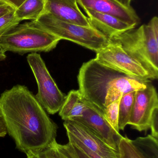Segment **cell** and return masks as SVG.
<instances>
[{"label":"cell","mask_w":158,"mask_h":158,"mask_svg":"<svg viewBox=\"0 0 158 158\" xmlns=\"http://www.w3.org/2000/svg\"><path fill=\"white\" fill-rule=\"evenodd\" d=\"M83 100L85 108L82 116L71 119L84 124L108 145L118 151L119 143L122 135L109 124L101 109L83 98Z\"/></svg>","instance_id":"9c48e42d"},{"label":"cell","mask_w":158,"mask_h":158,"mask_svg":"<svg viewBox=\"0 0 158 158\" xmlns=\"http://www.w3.org/2000/svg\"><path fill=\"white\" fill-rule=\"evenodd\" d=\"M15 11L0 16V38L11 31L21 22L15 16Z\"/></svg>","instance_id":"d6986e66"},{"label":"cell","mask_w":158,"mask_h":158,"mask_svg":"<svg viewBox=\"0 0 158 158\" xmlns=\"http://www.w3.org/2000/svg\"><path fill=\"white\" fill-rule=\"evenodd\" d=\"M13 10H15V9L10 6L0 1V16L11 12Z\"/></svg>","instance_id":"cb8c5ba5"},{"label":"cell","mask_w":158,"mask_h":158,"mask_svg":"<svg viewBox=\"0 0 158 158\" xmlns=\"http://www.w3.org/2000/svg\"><path fill=\"white\" fill-rule=\"evenodd\" d=\"M117 1L126 7L131 6L130 4L132 0H117Z\"/></svg>","instance_id":"484cf974"},{"label":"cell","mask_w":158,"mask_h":158,"mask_svg":"<svg viewBox=\"0 0 158 158\" xmlns=\"http://www.w3.org/2000/svg\"><path fill=\"white\" fill-rule=\"evenodd\" d=\"M61 40L39 25L35 20L19 24L0 38L4 51L23 55L28 53L49 52Z\"/></svg>","instance_id":"277c9868"},{"label":"cell","mask_w":158,"mask_h":158,"mask_svg":"<svg viewBox=\"0 0 158 158\" xmlns=\"http://www.w3.org/2000/svg\"><path fill=\"white\" fill-rule=\"evenodd\" d=\"M82 97L101 109L130 92L144 89L148 82L127 76L99 63L95 58L83 63L78 76Z\"/></svg>","instance_id":"7a4b0ae2"},{"label":"cell","mask_w":158,"mask_h":158,"mask_svg":"<svg viewBox=\"0 0 158 158\" xmlns=\"http://www.w3.org/2000/svg\"><path fill=\"white\" fill-rule=\"evenodd\" d=\"M67 136L69 142L74 144V145L78 147L81 150H82L87 156L90 158H104L95 152L92 151V150L87 148L83 144L79 139H77L76 137L72 135L71 133L66 132Z\"/></svg>","instance_id":"44dd1931"},{"label":"cell","mask_w":158,"mask_h":158,"mask_svg":"<svg viewBox=\"0 0 158 158\" xmlns=\"http://www.w3.org/2000/svg\"><path fill=\"white\" fill-rule=\"evenodd\" d=\"M121 98L108 105L104 112L107 120L114 130L118 132H119L118 128L119 108Z\"/></svg>","instance_id":"ac0fdd59"},{"label":"cell","mask_w":158,"mask_h":158,"mask_svg":"<svg viewBox=\"0 0 158 158\" xmlns=\"http://www.w3.org/2000/svg\"><path fill=\"white\" fill-rule=\"evenodd\" d=\"M7 134L6 127L3 118L2 116L0 117V137H3L6 136Z\"/></svg>","instance_id":"d4e9b609"},{"label":"cell","mask_w":158,"mask_h":158,"mask_svg":"<svg viewBox=\"0 0 158 158\" xmlns=\"http://www.w3.org/2000/svg\"><path fill=\"white\" fill-rule=\"evenodd\" d=\"M135 92H130L122 95L119 108L118 128L123 131L128 124L134 101Z\"/></svg>","instance_id":"e0dca14e"},{"label":"cell","mask_w":158,"mask_h":158,"mask_svg":"<svg viewBox=\"0 0 158 158\" xmlns=\"http://www.w3.org/2000/svg\"><path fill=\"white\" fill-rule=\"evenodd\" d=\"M6 57V52L4 51L3 49L2 48V47L0 45V61L5 60Z\"/></svg>","instance_id":"4316f807"},{"label":"cell","mask_w":158,"mask_h":158,"mask_svg":"<svg viewBox=\"0 0 158 158\" xmlns=\"http://www.w3.org/2000/svg\"><path fill=\"white\" fill-rule=\"evenodd\" d=\"M64 127L87 148L104 158H119L118 152L108 145L80 122L73 119L64 121Z\"/></svg>","instance_id":"30bf717a"},{"label":"cell","mask_w":158,"mask_h":158,"mask_svg":"<svg viewBox=\"0 0 158 158\" xmlns=\"http://www.w3.org/2000/svg\"><path fill=\"white\" fill-rule=\"evenodd\" d=\"M96 53V60L105 66L141 81H151L156 80L141 63L118 44L110 41L107 47Z\"/></svg>","instance_id":"52a82bcc"},{"label":"cell","mask_w":158,"mask_h":158,"mask_svg":"<svg viewBox=\"0 0 158 158\" xmlns=\"http://www.w3.org/2000/svg\"><path fill=\"white\" fill-rule=\"evenodd\" d=\"M14 8L15 10L18 8L26 0H0Z\"/></svg>","instance_id":"603a6c76"},{"label":"cell","mask_w":158,"mask_h":158,"mask_svg":"<svg viewBox=\"0 0 158 158\" xmlns=\"http://www.w3.org/2000/svg\"><path fill=\"white\" fill-rule=\"evenodd\" d=\"M0 114L16 147L25 154L41 150L56 140L57 125L25 85H17L2 93Z\"/></svg>","instance_id":"6da1fadb"},{"label":"cell","mask_w":158,"mask_h":158,"mask_svg":"<svg viewBox=\"0 0 158 158\" xmlns=\"http://www.w3.org/2000/svg\"><path fill=\"white\" fill-rule=\"evenodd\" d=\"M120 44L131 56L138 60L158 78V18L155 16L144 24L109 39Z\"/></svg>","instance_id":"3957f363"},{"label":"cell","mask_w":158,"mask_h":158,"mask_svg":"<svg viewBox=\"0 0 158 158\" xmlns=\"http://www.w3.org/2000/svg\"><path fill=\"white\" fill-rule=\"evenodd\" d=\"M45 0H26L15 10V15L20 21L36 20L45 12Z\"/></svg>","instance_id":"2e32d148"},{"label":"cell","mask_w":158,"mask_h":158,"mask_svg":"<svg viewBox=\"0 0 158 158\" xmlns=\"http://www.w3.org/2000/svg\"><path fill=\"white\" fill-rule=\"evenodd\" d=\"M148 82L146 87L135 92L131 114L128 124L139 131H147L150 128L151 120L158 110L156 89Z\"/></svg>","instance_id":"ba28073f"},{"label":"cell","mask_w":158,"mask_h":158,"mask_svg":"<svg viewBox=\"0 0 158 158\" xmlns=\"http://www.w3.org/2000/svg\"><path fill=\"white\" fill-rule=\"evenodd\" d=\"M85 108L81 94L79 90L70 91L58 111L63 120H67L82 116Z\"/></svg>","instance_id":"9a60e30c"},{"label":"cell","mask_w":158,"mask_h":158,"mask_svg":"<svg viewBox=\"0 0 158 158\" xmlns=\"http://www.w3.org/2000/svg\"><path fill=\"white\" fill-rule=\"evenodd\" d=\"M35 21L60 40L70 41L96 52L110 43L108 38L93 27L66 22L47 12H44Z\"/></svg>","instance_id":"5b68a950"},{"label":"cell","mask_w":158,"mask_h":158,"mask_svg":"<svg viewBox=\"0 0 158 158\" xmlns=\"http://www.w3.org/2000/svg\"><path fill=\"white\" fill-rule=\"evenodd\" d=\"M77 2L83 10L90 9L110 15L135 27L141 22L131 6L126 7L117 0H77Z\"/></svg>","instance_id":"8fae6325"},{"label":"cell","mask_w":158,"mask_h":158,"mask_svg":"<svg viewBox=\"0 0 158 158\" xmlns=\"http://www.w3.org/2000/svg\"><path fill=\"white\" fill-rule=\"evenodd\" d=\"M150 129L151 135L158 139V110L155 111L152 117Z\"/></svg>","instance_id":"7402d4cb"},{"label":"cell","mask_w":158,"mask_h":158,"mask_svg":"<svg viewBox=\"0 0 158 158\" xmlns=\"http://www.w3.org/2000/svg\"><path fill=\"white\" fill-rule=\"evenodd\" d=\"M83 11L91 26L109 39L136 27L110 15L90 9H84Z\"/></svg>","instance_id":"5bb4252c"},{"label":"cell","mask_w":158,"mask_h":158,"mask_svg":"<svg viewBox=\"0 0 158 158\" xmlns=\"http://www.w3.org/2000/svg\"><path fill=\"white\" fill-rule=\"evenodd\" d=\"M118 152L119 158H158V139L151 135L133 140L122 136Z\"/></svg>","instance_id":"7c38bea8"},{"label":"cell","mask_w":158,"mask_h":158,"mask_svg":"<svg viewBox=\"0 0 158 158\" xmlns=\"http://www.w3.org/2000/svg\"><path fill=\"white\" fill-rule=\"evenodd\" d=\"M57 147L59 151L68 158H90L82 150L74 144L68 142L65 145L58 144L57 142Z\"/></svg>","instance_id":"ffe728a7"},{"label":"cell","mask_w":158,"mask_h":158,"mask_svg":"<svg viewBox=\"0 0 158 158\" xmlns=\"http://www.w3.org/2000/svg\"><path fill=\"white\" fill-rule=\"evenodd\" d=\"M45 12L69 23L92 27L87 16L82 13L77 0H45Z\"/></svg>","instance_id":"4fadbf2b"},{"label":"cell","mask_w":158,"mask_h":158,"mask_svg":"<svg viewBox=\"0 0 158 158\" xmlns=\"http://www.w3.org/2000/svg\"><path fill=\"white\" fill-rule=\"evenodd\" d=\"M27 59L38 85L36 99L47 113L56 114L60 110L66 95L58 88L40 54H29Z\"/></svg>","instance_id":"8992f818"},{"label":"cell","mask_w":158,"mask_h":158,"mask_svg":"<svg viewBox=\"0 0 158 158\" xmlns=\"http://www.w3.org/2000/svg\"><path fill=\"white\" fill-rule=\"evenodd\" d=\"M1 114H0V117H1Z\"/></svg>","instance_id":"83f0119b"}]
</instances>
